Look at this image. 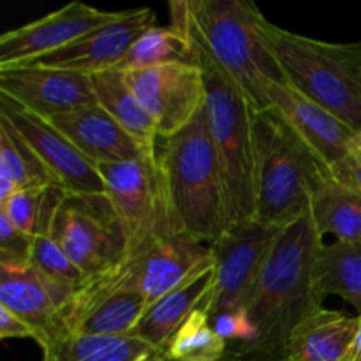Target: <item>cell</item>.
Returning <instances> with one entry per match:
<instances>
[{
	"mask_svg": "<svg viewBox=\"0 0 361 361\" xmlns=\"http://www.w3.org/2000/svg\"><path fill=\"white\" fill-rule=\"evenodd\" d=\"M324 240L310 210L279 231L245 303L256 341L245 361H286L296 328L323 309L316 268Z\"/></svg>",
	"mask_w": 361,
	"mask_h": 361,
	"instance_id": "1",
	"label": "cell"
},
{
	"mask_svg": "<svg viewBox=\"0 0 361 361\" xmlns=\"http://www.w3.org/2000/svg\"><path fill=\"white\" fill-rule=\"evenodd\" d=\"M171 27L200 42L238 83L256 111L270 108L268 88L286 83L261 37L264 14L247 0H175Z\"/></svg>",
	"mask_w": 361,
	"mask_h": 361,
	"instance_id": "2",
	"label": "cell"
},
{
	"mask_svg": "<svg viewBox=\"0 0 361 361\" xmlns=\"http://www.w3.org/2000/svg\"><path fill=\"white\" fill-rule=\"evenodd\" d=\"M162 187L180 235L215 243L233 226L221 164L210 134L207 102L192 122L164 140L159 155Z\"/></svg>",
	"mask_w": 361,
	"mask_h": 361,
	"instance_id": "3",
	"label": "cell"
},
{
	"mask_svg": "<svg viewBox=\"0 0 361 361\" xmlns=\"http://www.w3.org/2000/svg\"><path fill=\"white\" fill-rule=\"evenodd\" d=\"M212 261L204 243L180 235L173 226L123 247L118 259L95 277L87 279L71 293L60 312L62 334H67L92 307L115 293H136L148 303L189 279L197 268Z\"/></svg>",
	"mask_w": 361,
	"mask_h": 361,
	"instance_id": "4",
	"label": "cell"
},
{
	"mask_svg": "<svg viewBox=\"0 0 361 361\" xmlns=\"http://www.w3.org/2000/svg\"><path fill=\"white\" fill-rule=\"evenodd\" d=\"M256 212L254 221L286 228L310 208V197L331 169L274 108L254 111Z\"/></svg>",
	"mask_w": 361,
	"mask_h": 361,
	"instance_id": "5",
	"label": "cell"
},
{
	"mask_svg": "<svg viewBox=\"0 0 361 361\" xmlns=\"http://www.w3.org/2000/svg\"><path fill=\"white\" fill-rule=\"evenodd\" d=\"M261 37L284 81L361 133V39L326 42L284 30L264 18Z\"/></svg>",
	"mask_w": 361,
	"mask_h": 361,
	"instance_id": "6",
	"label": "cell"
},
{
	"mask_svg": "<svg viewBox=\"0 0 361 361\" xmlns=\"http://www.w3.org/2000/svg\"><path fill=\"white\" fill-rule=\"evenodd\" d=\"M189 39L192 62L203 71L207 116L221 164L233 226L254 219L256 212V155L254 111L228 71L197 41Z\"/></svg>",
	"mask_w": 361,
	"mask_h": 361,
	"instance_id": "7",
	"label": "cell"
},
{
	"mask_svg": "<svg viewBox=\"0 0 361 361\" xmlns=\"http://www.w3.org/2000/svg\"><path fill=\"white\" fill-rule=\"evenodd\" d=\"M279 231V228L250 219L231 226L217 242L212 243L215 281L203 305L210 319L222 312L245 309Z\"/></svg>",
	"mask_w": 361,
	"mask_h": 361,
	"instance_id": "8",
	"label": "cell"
},
{
	"mask_svg": "<svg viewBox=\"0 0 361 361\" xmlns=\"http://www.w3.org/2000/svg\"><path fill=\"white\" fill-rule=\"evenodd\" d=\"M95 166L104 182L106 200L122 229L123 247L173 226L157 157Z\"/></svg>",
	"mask_w": 361,
	"mask_h": 361,
	"instance_id": "9",
	"label": "cell"
},
{
	"mask_svg": "<svg viewBox=\"0 0 361 361\" xmlns=\"http://www.w3.org/2000/svg\"><path fill=\"white\" fill-rule=\"evenodd\" d=\"M53 235L87 279L108 270L126 243L106 197L66 194L53 222Z\"/></svg>",
	"mask_w": 361,
	"mask_h": 361,
	"instance_id": "10",
	"label": "cell"
},
{
	"mask_svg": "<svg viewBox=\"0 0 361 361\" xmlns=\"http://www.w3.org/2000/svg\"><path fill=\"white\" fill-rule=\"evenodd\" d=\"M123 74L164 140L189 126L207 102L203 71L194 62H169Z\"/></svg>",
	"mask_w": 361,
	"mask_h": 361,
	"instance_id": "11",
	"label": "cell"
},
{
	"mask_svg": "<svg viewBox=\"0 0 361 361\" xmlns=\"http://www.w3.org/2000/svg\"><path fill=\"white\" fill-rule=\"evenodd\" d=\"M0 113L11 120L63 192L76 197H106L97 166L88 161L49 120L21 109L6 99H2Z\"/></svg>",
	"mask_w": 361,
	"mask_h": 361,
	"instance_id": "12",
	"label": "cell"
},
{
	"mask_svg": "<svg viewBox=\"0 0 361 361\" xmlns=\"http://www.w3.org/2000/svg\"><path fill=\"white\" fill-rule=\"evenodd\" d=\"M0 95L46 120L97 104L92 76L53 67H4Z\"/></svg>",
	"mask_w": 361,
	"mask_h": 361,
	"instance_id": "13",
	"label": "cell"
},
{
	"mask_svg": "<svg viewBox=\"0 0 361 361\" xmlns=\"http://www.w3.org/2000/svg\"><path fill=\"white\" fill-rule=\"evenodd\" d=\"M122 11H101L83 2H71L32 23L0 35V69L20 66L59 51L88 32L111 23Z\"/></svg>",
	"mask_w": 361,
	"mask_h": 361,
	"instance_id": "14",
	"label": "cell"
},
{
	"mask_svg": "<svg viewBox=\"0 0 361 361\" xmlns=\"http://www.w3.org/2000/svg\"><path fill=\"white\" fill-rule=\"evenodd\" d=\"M155 20L157 16L150 7L122 11L111 23L88 32L78 41L67 44L66 48L20 66L53 67V69L88 74V76L113 71L122 62L136 39L145 30L154 27Z\"/></svg>",
	"mask_w": 361,
	"mask_h": 361,
	"instance_id": "15",
	"label": "cell"
},
{
	"mask_svg": "<svg viewBox=\"0 0 361 361\" xmlns=\"http://www.w3.org/2000/svg\"><path fill=\"white\" fill-rule=\"evenodd\" d=\"M71 293L32 263H0V305L34 328L41 349L62 335L60 312Z\"/></svg>",
	"mask_w": 361,
	"mask_h": 361,
	"instance_id": "16",
	"label": "cell"
},
{
	"mask_svg": "<svg viewBox=\"0 0 361 361\" xmlns=\"http://www.w3.org/2000/svg\"><path fill=\"white\" fill-rule=\"evenodd\" d=\"M268 101L270 108L289 123L303 143L330 169L348 155L353 141L358 136L326 108L300 94L288 83H271L268 88Z\"/></svg>",
	"mask_w": 361,
	"mask_h": 361,
	"instance_id": "17",
	"label": "cell"
},
{
	"mask_svg": "<svg viewBox=\"0 0 361 361\" xmlns=\"http://www.w3.org/2000/svg\"><path fill=\"white\" fill-rule=\"evenodd\" d=\"M49 122L94 164L157 157L116 123L99 104L53 116Z\"/></svg>",
	"mask_w": 361,
	"mask_h": 361,
	"instance_id": "18",
	"label": "cell"
},
{
	"mask_svg": "<svg viewBox=\"0 0 361 361\" xmlns=\"http://www.w3.org/2000/svg\"><path fill=\"white\" fill-rule=\"evenodd\" d=\"M214 281L215 264L212 257L210 263L197 268L182 284L148 307L134 331V337H140L141 341L166 351L173 335L189 319L190 314L203 309L210 296Z\"/></svg>",
	"mask_w": 361,
	"mask_h": 361,
	"instance_id": "19",
	"label": "cell"
},
{
	"mask_svg": "<svg viewBox=\"0 0 361 361\" xmlns=\"http://www.w3.org/2000/svg\"><path fill=\"white\" fill-rule=\"evenodd\" d=\"M358 328L360 316L323 307L291 335L286 361H349Z\"/></svg>",
	"mask_w": 361,
	"mask_h": 361,
	"instance_id": "20",
	"label": "cell"
},
{
	"mask_svg": "<svg viewBox=\"0 0 361 361\" xmlns=\"http://www.w3.org/2000/svg\"><path fill=\"white\" fill-rule=\"evenodd\" d=\"M42 351V361H162L166 353L140 337L62 334Z\"/></svg>",
	"mask_w": 361,
	"mask_h": 361,
	"instance_id": "21",
	"label": "cell"
},
{
	"mask_svg": "<svg viewBox=\"0 0 361 361\" xmlns=\"http://www.w3.org/2000/svg\"><path fill=\"white\" fill-rule=\"evenodd\" d=\"M97 104L116 120L123 130L140 141L148 152L157 154L155 141L159 137L157 126L140 99L134 95L120 71H106L92 76Z\"/></svg>",
	"mask_w": 361,
	"mask_h": 361,
	"instance_id": "22",
	"label": "cell"
},
{
	"mask_svg": "<svg viewBox=\"0 0 361 361\" xmlns=\"http://www.w3.org/2000/svg\"><path fill=\"white\" fill-rule=\"evenodd\" d=\"M39 187H59V183L11 120L0 113V203L16 190Z\"/></svg>",
	"mask_w": 361,
	"mask_h": 361,
	"instance_id": "23",
	"label": "cell"
},
{
	"mask_svg": "<svg viewBox=\"0 0 361 361\" xmlns=\"http://www.w3.org/2000/svg\"><path fill=\"white\" fill-rule=\"evenodd\" d=\"M310 215L317 231L337 242H361V197L338 183L334 175L310 197Z\"/></svg>",
	"mask_w": 361,
	"mask_h": 361,
	"instance_id": "24",
	"label": "cell"
},
{
	"mask_svg": "<svg viewBox=\"0 0 361 361\" xmlns=\"http://www.w3.org/2000/svg\"><path fill=\"white\" fill-rule=\"evenodd\" d=\"M321 296H338L361 316V242L323 243L316 268Z\"/></svg>",
	"mask_w": 361,
	"mask_h": 361,
	"instance_id": "25",
	"label": "cell"
},
{
	"mask_svg": "<svg viewBox=\"0 0 361 361\" xmlns=\"http://www.w3.org/2000/svg\"><path fill=\"white\" fill-rule=\"evenodd\" d=\"M150 303L136 293H115L95 303L67 334L133 337Z\"/></svg>",
	"mask_w": 361,
	"mask_h": 361,
	"instance_id": "26",
	"label": "cell"
},
{
	"mask_svg": "<svg viewBox=\"0 0 361 361\" xmlns=\"http://www.w3.org/2000/svg\"><path fill=\"white\" fill-rule=\"evenodd\" d=\"M169 62H192L189 39L183 37L176 28L154 25L136 39L113 71L130 73Z\"/></svg>",
	"mask_w": 361,
	"mask_h": 361,
	"instance_id": "27",
	"label": "cell"
},
{
	"mask_svg": "<svg viewBox=\"0 0 361 361\" xmlns=\"http://www.w3.org/2000/svg\"><path fill=\"white\" fill-rule=\"evenodd\" d=\"M228 351V342L214 330L210 316L197 309L173 335L164 353L171 361H222Z\"/></svg>",
	"mask_w": 361,
	"mask_h": 361,
	"instance_id": "28",
	"label": "cell"
},
{
	"mask_svg": "<svg viewBox=\"0 0 361 361\" xmlns=\"http://www.w3.org/2000/svg\"><path fill=\"white\" fill-rule=\"evenodd\" d=\"M49 189L51 187L16 190L13 196L0 203V214L6 215L11 224L21 233L35 236Z\"/></svg>",
	"mask_w": 361,
	"mask_h": 361,
	"instance_id": "29",
	"label": "cell"
},
{
	"mask_svg": "<svg viewBox=\"0 0 361 361\" xmlns=\"http://www.w3.org/2000/svg\"><path fill=\"white\" fill-rule=\"evenodd\" d=\"M34 236L25 235L0 214V263H32Z\"/></svg>",
	"mask_w": 361,
	"mask_h": 361,
	"instance_id": "30",
	"label": "cell"
},
{
	"mask_svg": "<svg viewBox=\"0 0 361 361\" xmlns=\"http://www.w3.org/2000/svg\"><path fill=\"white\" fill-rule=\"evenodd\" d=\"M331 175L338 183L361 197V140L358 136L353 141L348 155L331 168Z\"/></svg>",
	"mask_w": 361,
	"mask_h": 361,
	"instance_id": "31",
	"label": "cell"
},
{
	"mask_svg": "<svg viewBox=\"0 0 361 361\" xmlns=\"http://www.w3.org/2000/svg\"><path fill=\"white\" fill-rule=\"evenodd\" d=\"M0 337L30 338V341L37 342V334L34 331V328L2 305H0Z\"/></svg>",
	"mask_w": 361,
	"mask_h": 361,
	"instance_id": "32",
	"label": "cell"
},
{
	"mask_svg": "<svg viewBox=\"0 0 361 361\" xmlns=\"http://www.w3.org/2000/svg\"><path fill=\"white\" fill-rule=\"evenodd\" d=\"M349 361H361V316H360V328H358V335H356L355 348H353L351 358H349Z\"/></svg>",
	"mask_w": 361,
	"mask_h": 361,
	"instance_id": "33",
	"label": "cell"
},
{
	"mask_svg": "<svg viewBox=\"0 0 361 361\" xmlns=\"http://www.w3.org/2000/svg\"><path fill=\"white\" fill-rule=\"evenodd\" d=\"M162 361H171V360L164 358ZM222 361H245V360H242V358H238V356H235V355H231V353H228V356H226V358L222 360Z\"/></svg>",
	"mask_w": 361,
	"mask_h": 361,
	"instance_id": "34",
	"label": "cell"
},
{
	"mask_svg": "<svg viewBox=\"0 0 361 361\" xmlns=\"http://www.w3.org/2000/svg\"><path fill=\"white\" fill-rule=\"evenodd\" d=\"M358 137H360V140H361V133H360V134H358Z\"/></svg>",
	"mask_w": 361,
	"mask_h": 361,
	"instance_id": "35",
	"label": "cell"
}]
</instances>
